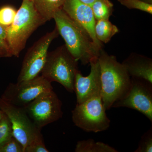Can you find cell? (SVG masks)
Returning a JSON list of instances; mask_svg holds the SVG:
<instances>
[{"instance_id":"obj_1","label":"cell","mask_w":152,"mask_h":152,"mask_svg":"<svg viewBox=\"0 0 152 152\" xmlns=\"http://www.w3.org/2000/svg\"><path fill=\"white\" fill-rule=\"evenodd\" d=\"M53 19L68 51L77 61L86 65L92 60L98 58L102 48L97 45L88 33L72 20L62 9L57 11Z\"/></svg>"},{"instance_id":"obj_2","label":"cell","mask_w":152,"mask_h":152,"mask_svg":"<svg viewBox=\"0 0 152 152\" xmlns=\"http://www.w3.org/2000/svg\"><path fill=\"white\" fill-rule=\"evenodd\" d=\"M100 67L102 100L106 110L124 97L130 89V76L116 58L101 50L98 58Z\"/></svg>"},{"instance_id":"obj_3","label":"cell","mask_w":152,"mask_h":152,"mask_svg":"<svg viewBox=\"0 0 152 152\" xmlns=\"http://www.w3.org/2000/svg\"><path fill=\"white\" fill-rule=\"evenodd\" d=\"M45 23L36 10L32 0H23L13 22L7 27L6 41L12 56H19L30 36Z\"/></svg>"},{"instance_id":"obj_4","label":"cell","mask_w":152,"mask_h":152,"mask_svg":"<svg viewBox=\"0 0 152 152\" xmlns=\"http://www.w3.org/2000/svg\"><path fill=\"white\" fill-rule=\"evenodd\" d=\"M77 62L63 45L48 53L42 75L51 83L57 82L69 92H74L75 75L78 70Z\"/></svg>"},{"instance_id":"obj_5","label":"cell","mask_w":152,"mask_h":152,"mask_svg":"<svg viewBox=\"0 0 152 152\" xmlns=\"http://www.w3.org/2000/svg\"><path fill=\"white\" fill-rule=\"evenodd\" d=\"M101 91L81 104H77L72 111L74 124L83 130L99 132L107 130L110 121L106 114Z\"/></svg>"},{"instance_id":"obj_6","label":"cell","mask_w":152,"mask_h":152,"mask_svg":"<svg viewBox=\"0 0 152 152\" xmlns=\"http://www.w3.org/2000/svg\"><path fill=\"white\" fill-rule=\"evenodd\" d=\"M62 103L53 90L41 94L24 107L36 126L42 128L62 117Z\"/></svg>"},{"instance_id":"obj_7","label":"cell","mask_w":152,"mask_h":152,"mask_svg":"<svg viewBox=\"0 0 152 152\" xmlns=\"http://www.w3.org/2000/svg\"><path fill=\"white\" fill-rule=\"evenodd\" d=\"M59 34L57 28L38 40L25 55L17 83L34 78L41 73L46 61L50 45Z\"/></svg>"},{"instance_id":"obj_8","label":"cell","mask_w":152,"mask_h":152,"mask_svg":"<svg viewBox=\"0 0 152 152\" xmlns=\"http://www.w3.org/2000/svg\"><path fill=\"white\" fill-rule=\"evenodd\" d=\"M0 109L8 118L13 137L21 144L24 152L26 147L42 135L41 130L34 124L24 108L13 105L1 99Z\"/></svg>"},{"instance_id":"obj_9","label":"cell","mask_w":152,"mask_h":152,"mask_svg":"<svg viewBox=\"0 0 152 152\" xmlns=\"http://www.w3.org/2000/svg\"><path fill=\"white\" fill-rule=\"evenodd\" d=\"M53 90L51 83L43 76L15 84H10L3 99L17 107L24 108L45 92Z\"/></svg>"},{"instance_id":"obj_10","label":"cell","mask_w":152,"mask_h":152,"mask_svg":"<svg viewBox=\"0 0 152 152\" xmlns=\"http://www.w3.org/2000/svg\"><path fill=\"white\" fill-rule=\"evenodd\" d=\"M131 78L130 89L112 108L126 107L138 111L152 122V83L143 79Z\"/></svg>"},{"instance_id":"obj_11","label":"cell","mask_w":152,"mask_h":152,"mask_svg":"<svg viewBox=\"0 0 152 152\" xmlns=\"http://www.w3.org/2000/svg\"><path fill=\"white\" fill-rule=\"evenodd\" d=\"M89 64L91 69L88 75L84 77L79 70L75 73L74 88L77 104L83 102L101 91L100 67L98 58L92 60Z\"/></svg>"},{"instance_id":"obj_12","label":"cell","mask_w":152,"mask_h":152,"mask_svg":"<svg viewBox=\"0 0 152 152\" xmlns=\"http://www.w3.org/2000/svg\"><path fill=\"white\" fill-rule=\"evenodd\" d=\"M62 10L67 15L88 33L93 42L102 48L103 44L96 37L95 33L96 20L91 6L80 0H66Z\"/></svg>"},{"instance_id":"obj_13","label":"cell","mask_w":152,"mask_h":152,"mask_svg":"<svg viewBox=\"0 0 152 152\" xmlns=\"http://www.w3.org/2000/svg\"><path fill=\"white\" fill-rule=\"evenodd\" d=\"M131 77L143 79L152 83V60L132 53L122 63Z\"/></svg>"},{"instance_id":"obj_14","label":"cell","mask_w":152,"mask_h":152,"mask_svg":"<svg viewBox=\"0 0 152 152\" xmlns=\"http://www.w3.org/2000/svg\"><path fill=\"white\" fill-rule=\"evenodd\" d=\"M37 11L46 22L53 18L55 13L62 9L66 0H32Z\"/></svg>"},{"instance_id":"obj_15","label":"cell","mask_w":152,"mask_h":152,"mask_svg":"<svg viewBox=\"0 0 152 152\" xmlns=\"http://www.w3.org/2000/svg\"><path fill=\"white\" fill-rule=\"evenodd\" d=\"M119 32L116 26L112 24L109 20L96 21L95 33L96 37L101 42L107 43Z\"/></svg>"},{"instance_id":"obj_16","label":"cell","mask_w":152,"mask_h":152,"mask_svg":"<svg viewBox=\"0 0 152 152\" xmlns=\"http://www.w3.org/2000/svg\"><path fill=\"white\" fill-rule=\"evenodd\" d=\"M76 152H118V151L102 142H95L93 139L79 141L76 145Z\"/></svg>"},{"instance_id":"obj_17","label":"cell","mask_w":152,"mask_h":152,"mask_svg":"<svg viewBox=\"0 0 152 152\" xmlns=\"http://www.w3.org/2000/svg\"><path fill=\"white\" fill-rule=\"evenodd\" d=\"M96 21L109 20L113 10V4L110 0H95L91 6Z\"/></svg>"},{"instance_id":"obj_18","label":"cell","mask_w":152,"mask_h":152,"mask_svg":"<svg viewBox=\"0 0 152 152\" xmlns=\"http://www.w3.org/2000/svg\"><path fill=\"white\" fill-rule=\"evenodd\" d=\"M12 137V129L8 118L4 113L0 121V146L5 144Z\"/></svg>"},{"instance_id":"obj_19","label":"cell","mask_w":152,"mask_h":152,"mask_svg":"<svg viewBox=\"0 0 152 152\" xmlns=\"http://www.w3.org/2000/svg\"><path fill=\"white\" fill-rule=\"evenodd\" d=\"M122 5L129 9H136L152 14V4L141 0H118Z\"/></svg>"},{"instance_id":"obj_20","label":"cell","mask_w":152,"mask_h":152,"mask_svg":"<svg viewBox=\"0 0 152 152\" xmlns=\"http://www.w3.org/2000/svg\"><path fill=\"white\" fill-rule=\"evenodd\" d=\"M17 12L14 8L10 6L0 9V23L7 27L10 26L15 20Z\"/></svg>"},{"instance_id":"obj_21","label":"cell","mask_w":152,"mask_h":152,"mask_svg":"<svg viewBox=\"0 0 152 152\" xmlns=\"http://www.w3.org/2000/svg\"><path fill=\"white\" fill-rule=\"evenodd\" d=\"M135 152H152V127L143 135Z\"/></svg>"},{"instance_id":"obj_22","label":"cell","mask_w":152,"mask_h":152,"mask_svg":"<svg viewBox=\"0 0 152 152\" xmlns=\"http://www.w3.org/2000/svg\"><path fill=\"white\" fill-rule=\"evenodd\" d=\"M0 152H24L20 143L12 137L5 144L0 146Z\"/></svg>"},{"instance_id":"obj_23","label":"cell","mask_w":152,"mask_h":152,"mask_svg":"<svg viewBox=\"0 0 152 152\" xmlns=\"http://www.w3.org/2000/svg\"><path fill=\"white\" fill-rule=\"evenodd\" d=\"M45 145L42 135L39 137L26 147L24 152H48Z\"/></svg>"},{"instance_id":"obj_24","label":"cell","mask_w":152,"mask_h":152,"mask_svg":"<svg viewBox=\"0 0 152 152\" xmlns=\"http://www.w3.org/2000/svg\"><path fill=\"white\" fill-rule=\"evenodd\" d=\"M12 56L6 40L0 39V58Z\"/></svg>"},{"instance_id":"obj_25","label":"cell","mask_w":152,"mask_h":152,"mask_svg":"<svg viewBox=\"0 0 152 152\" xmlns=\"http://www.w3.org/2000/svg\"><path fill=\"white\" fill-rule=\"evenodd\" d=\"M7 27L0 23V39L6 40Z\"/></svg>"},{"instance_id":"obj_26","label":"cell","mask_w":152,"mask_h":152,"mask_svg":"<svg viewBox=\"0 0 152 152\" xmlns=\"http://www.w3.org/2000/svg\"><path fill=\"white\" fill-rule=\"evenodd\" d=\"M80 1L86 4L91 6L93 3L95 1V0H80Z\"/></svg>"},{"instance_id":"obj_27","label":"cell","mask_w":152,"mask_h":152,"mask_svg":"<svg viewBox=\"0 0 152 152\" xmlns=\"http://www.w3.org/2000/svg\"><path fill=\"white\" fill-rule=\"evenodd\" d=\"M4 113L3 111L0 109V121L1 120L2 118L4 115Z\"/></svg>"}]
</instances>
